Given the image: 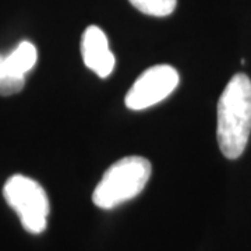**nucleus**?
I'll list each match as a JSON object with an SVG mask.
<instances>
[{
  "instance_id": "1",
  "label": "nucleus",
  "mask_w": 251,
  "mask_h": 251,
  "mask_svg": "<svg viewBox=\"0 0 251 251\" xmlns=\"http://www.w3.org/2000/svg\"><path fill=\"white\" fill-rule=\"evenodd\" d=\"M251 133V80L243 73L230 78L218 102L216 138L227 159H237Z\"/></svg>"
},
{
  "instance_id": "2",
  "label": "nucleus",
  "mask_w": 251,
  "mask_h": 251,
  "mask_svg": "<svg viewBox=\"0 0 251 251\" xmlns=\"http://www.w3.org/2000/svg\"><path fill=\"white\" fill-rule=\"evenodd\" d=\"M151 162L143 156H126L116 161L92 193V202L102 209H113L135 198L151 177Z\"/></svg>"
},
{
  "instance_id": "3",
  "label": "nucleus",
  "mask_w": 251,
  "mask_h": 251,
  "mask_svg": "<svg viewBox=\"0 0 251 251\" xmlns=\"http://www.w3.org/2000/svg\"><path fill=\"white\" fill-rule=\"evenodd\" d=\"M3 197L16 211L23 227L29 233H42L48 226L49 200L44 187L23 175L11 176L3 187Z\"/></svg>"
},
{
  "instance_id": "4",
  "label": "nucleus",
  "mask_w": 251,
  "mask_h": 251,
  "mask_svg": "<svg viewBox=\"0 0 251 251\" xmlns=\"http://www.w3.org/2000/svg\"><path fill=\"white\" fill-rule=\"evenodd\" d=\"M179 73L169 64H158L147 69L134 81L126 95V106L144 110L162 102L179 85Z\"/></svg>"
},
{
  "instance_id": "5",
  "label": "nucleus",
  "mask_w": 251,
  "mask_h": 251,
  "mask_svg": "<svg viewBox=\"0 0 251 251\" xmlns=\"http://www.w3.org/2000/svg\"><path fill=\"white\" fill-rule=\"evenodd\" d=\"M81 54L84 64L100 78H106L115 69V54L109 48L106 34L97 25H90L82 34Z\"/></svg>"
},
{
  "instance_id": "6",
  "label": "nucleus",
  "mask_w": 251,
  "mask_h": 251,
  "mask_svg": "<svg viewBox=\"0 0 251 251\" xmlns=\"http://www.w3.org/2000/svg\"><path fill=\"white\" fill-rule=\"evenodd\" d=\"M36 59H38V53H36L35 45L28 41L20 42L11 53L4 56L7 67L14 74L21 77H25V74L34 69Z\"/></svg>"
},
{
  "instance_id": "7",
  "label": "nucleus",
  "mask_w": 251,
  "mask_h": 251,
  "mask_svg": "<svg viewBox=\"0 0 251 251\" xmlns=\"http://www.w3.org/2000/svg\"><path fill=\"white\" fill-rule=\"evenodd\" d=\"M135 9L147 16L153 17H166L172 14L177 0H128Z\"/></svg>"
},
{
  "instance_id": "8",
  "label": "nucleus",
  "mask_w": 251,
  "mask_h": 251,
  "mask_svg": "<svg viewBox=\"0 0 251 251\" xmlns=\"http://www.w3.org/2000/svg\"><path fill=\"white\" fill-rule=\"evenodd\" d=\"M25 85V77L17 75L6 64L4 56L0 54V95L9 97L23 91Z\"/></svg>"
}]
</instances>
